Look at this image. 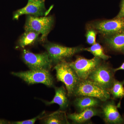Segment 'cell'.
Masks as SVG:
<instances>
[{
  "mask_svg": "<svg viewBox=\"0 0 124 124\" xmlns=\"http://www.w3.org/2000/svg\"><path fill=\"white\" fill-rule=\"evenodd\" d=\"M73 95L93 97L105 102L110 98V94L108 90L94 81L88 79L80 80L76 86Z\"/></svg>",
  "mask_w": 124,
  "mask_h": 124,
  "instance_id": "obj_1",
  "label": "cell"
},
{
  "mask_svg": "<svg viewBox=\"0 0 124 124\" xmlns=\"http://www.w3.org/2000/svg\"><path fill=\"white\" fill-rule=\"evenodd\" d=\"M56 71V77L58 81L65 85L68 96L73 95L76 86L80 79L75 71L65 60L56 64L54 67Z\"/></svg>",
  "mask_w": 124,
  "mask_h": 124,
  "instance_id": "obj_2",
  "label": "cell"
},
{
  "mask_svg": "<svg viewBox=\"0 0 124 124\" xmlns=\"http://www.w3.org/2000/svg\"><path fill=\"white\" fill-rule=\"evenodd\" d=\"M54 23V19L52 16L35 17L27 15L24 25L25 31H32L41 34L39 40L44 41L51 31Z\"/></svg>",
  "mask_w": 124,
  "mask_h": 124,
  "instance_id": "obj_3",
  "label": "cell"
},
{
  "mask_svg": "<svg viewBox=\"0 0 124 124\" xmlns=\"http://www.w3.org/2000/svg\"><path fill=\"white\" fill-rule=\"evenodd\" d=\"M11 74L19 78L28 85L42 84L49 87L54 86L53 77L48 70H30L19 72H13Z\"/></svg>",
  "mask_w": 124,
  "mask_h": 124,
  "instance_id": "obj_4",
  "label": "cell"
},
{
  "mask_svg": "<svg viewBox=\"0 0 124 124\" xmlns=\"http://www.w3.org/2000/svg\"><path fill=\"white\" fill-rule=\"evenodd\" d=\"M90 29L95 30L103 37L124 32V18L115 17L108 20L96 21L89 25Z\"/></svg>",
  "mask_w": 124,
  "mask_h": 124,
  "instance_id": "obj_5",
  "label": "cell"
},
{
  "mask_svg": "<svg viewBox=\"0 0 124 124\" xmlns=\"http://www.w3.org/2000/svg\"><path fill=\"white\" fill-rule=\"evenodd\" d=\"M44 46L46 49L52 63L56 64L83 51V49L80 46L67 47L51 43L46 44Z\"/></svg>",
  "mask_w": 124,
  "mask_h": 124,
  "instance_id": "obj_6",
  "label": "cell"
},
{
  "mask_svg": "<svg viewBox=\"0 0 124 124\" xmlns=\"http://www.w3.org/2000/svg\"><path fill=\"white\" fill-rule=\"evenodd\" d=\"M22 58L30 70H50L53 64L47 52L35 54L24 49L22 53Z\"/></svg>",
  "mask_w": 124,
  "mask_h": 124,
  "instance_id": "obj_7",
  "label": "cell"
},
{
  "mask_svg": "<svg viewBox=\"0 0 124 124\" xmlns=\"http://www.w3.org/2000/svg\"><path fill=\"white\" fill-rule=\"evenodd\" d=\"M101 59L94 57L91 59L78 56L74 62L69 63L80 80L88 79L90 74L100 64Z\"/></svg>",
  "mask_w": 124,
  "mask_h": 124,
  "instance_id": "obj_8",
  "label": "cell"
},
{
  "mask_svg": "<svg viewBox=\"0 0 124 124\" xmlns=\"http://www.w3.org/2000/svg\"><path fill=\"white\" fill-rule=\"evenodd\" d=\"M115 72L107 64L102 63L94 70L88 79L94 81L104 88L108 90L115 80Z\"/></svg>",
  "mask_w": 124,
  "mask_h": 124,
  "instance_id": "obj_9",
  "label": "cell"
},
{
  "mask_svg": "<svg viewBox=\"0 0 124 124\" xmlns=\"http://www.w3.org/2000/svg\"><path fill=\"white\" fill-rule=\"evenodd\" d=\"M46 13L45 0H28L26 6L14 13L13 19L18 20L20 16L24 15L35 17L46 16Z\"/></svg>",
  "mask_w": 124,
  "mask_h": 124,
  "instance_id": "obj_10",
  "label": "cell"
},
{
  "mask_svg": "<svg viewBox=\"0 0 124 124\" xmlns=\"http://www.w3.org/2000/svg\"><path fill=\"white\" fill-rule=\"evenodd\" d=\"M102 106V114L104 122L107 124H120L124 120L119 112L113 100L106 101Z\"/></svg>",
  "mask_w": 124,
  "mask_h": 124,
  "instance_id": "obj_11",
  "label": "cell"
},
{
  "mask_svg": "<svg viewBox=\"0 0 124 124\" xmlns=\"http://www.w3.org/2000/svg\"><path fill=\"white\" fill-rule=\"evenodd\" d=\"M100 112L95 107L86 108L78 113L68 114L67 117L74 123L81 124L89 121L92 117L100 115Z\"/></svg>",
  "mask_w": 124,
  "mask_h": 124,
  "instance_id": "obj_12",
  "label": "cell"
},
{
  "mask_svg": "<svg viewBox=\"0 0 124 124\" xmlns=\"http://www.w3.org/2000/svg\"><path fill=\"white\" fill-rule=\"evenodd\" d=\"M105 44L109 48L116 52H124V32L104 37Z\"/></svg>",
  "mask_w": 124,
  "mask_h": 124,
  "instance_id": "obj_13",
  "label": "cell"
},
{
  "mask_svg": "<svg viewBox=\"0 0 124 124\" xmlns=\"http://www.w3.org/2000/svg\"><path fill=\"white\" fill-rule=\"evenodd\" d=\"M54 89L55 94L53 100L49 102L45 101L44 102L48 106L54 104H58L60 107V110H63L67 108L69 104L66 90L63 86L55 87Z\"/></svg>",
  "mask_w": 124,
  "mask_h": 124,
  "instance_id": "obj_14",
  "label": "cell"
},
{
  "mask_svg": "<svg viewBox=\"0 0 124 124\" xmlns=\"http://www.w3.org/2000/svg\"><path fill=\"white\" fill-rule=\"evenodd\" d=\"M77 97L74 101V104L78 112L90 108H96L101 103V100L97 98L85 96Z\"/></svg>",
  "mask_w": 124,
  "mask_h": 124,
  "instance_id": "obj_15",
  "label": "cell"
},
{
  "mask_svg": "<svg viewBox=\"0 0 124 124\" xmlns=\"http://www.w3.org/2000/svg\"><path fill=\"white\" fill-rule=\"evenodd\" d=\"M42 122L46 124H68L66 114L61 111H58L43 117Z\"/></svg>",
  "mask_w": 124,
  "mask_h": 124,
  "instance_id": "obj_16",
  "label": "cell"
},
{
  "mask_svg": "<svg viewBox=\"0 0 124 124\" xmlns=\"http://www.w3.org/2000/svg\"><path fill=\"white\" fill-rule=\"evenodd\" d=\"M40 34L32 31H25L22 35L18 41L19 46L24 48L27 46L33 44L38 39Z\"/></svg>",
  "mask_w": 124,
  "mask_h": 124,
  "instance_id": "obj_17",
  "label": "cell"
},
{
  "mask_svg": "<svg viewBox=\"0 0 124 124\" xmlns=\"http://www.w3.org/2000/svg\"><path fill=\"white\" fill-rule=\"evenodd\" d=\"M83 51H88L95 57L99 58L103 60H108L111 57L109 55L105 54L102 46L97 42L88 48H83Z\"/></svg>",
  "mask_w": 124,
  "mask_h": 124,
  "instance_id": "obj_18",
  "label": "cell"
},
{
  "mask_svg": "<svg viewBox=\"0 0 124 124\" xmlns=\"http://www.w3.org/2000/svg\"><path fill=\"white\" fill-rule=\"evenodd\" d=\"M124 80L119 81L115 80L112 86L108 91L115 99H122L124 97Z\"/></svg>",
  "mask_w": 124,
  "mask_h": 124,
  "instance_id": "obj_19",
  "label": "cell"
},
{
  "mask_svg": "<svg viewBox=\"0 0 124 124\" xmlns=\"http://www.w3.org/2000/svg\"><path fill=\"white\" fill-rule=\"evenodd\" d=\"M97 32L94 29H89L85 34L86 42L89 44L93 45L96 43Z\"/></svg>",
  "mask_w": 124,
  "mask_h": 124,
  "instance_id": "obj_20",
  "label": "cell"
},
{
  "mask_svg": "<svg viewBox=\"0 0 124 124\" xmlns=\"http://www.w3.org/2000/svg\"><path fill=\"white\" fill-rule=\"evenodd\" d=\"M45 112L43 111L42 113L36 117L31 119L22 121H13L10 122V124H34L37 120L43 117L45 115Z\"/></svg>",
  "mask_w": 124,
  "mask_h": 124,
  "instance_id": "obj_21",
  "label": "cell"
},
{
  "mask_svg": "<svg viewBox=\"0 0 124 124\" xmlns=\"http://www.w3.org/2000/svg\"><path fill=\"white\" fill-rule=\"evenodd\" d=\"M116 17L124 18V0H121L120 4V9L119 13Z\"/></svg>",
  "mask_w": 124,
  "mask_h": 124,
  "instance_id": "obj_22",
  "label": "cell"
},
{
  "mask_svg": "<svg viewBox=\"0 0 124 124\" xmlns=\"http://www.w3.org/2000/svg\"><path fill=\"white\" fill-rule=\"evenodd\" d=\"M114 70L115 72L117 71L120 70H124V62L121 64L120 66L117 68H116V69H114Z\"/></svg>",
  "mask_w": 124,
  "mask_h": 124,
  "instance_id": "obj_23",
  "label": "cell"
},
{
  "mask_svg": "<svg viewBox=\"0 0 124 124\" xmlns=\"http://www.w3.org/2000/svg\"><path fill=\"white\" fill-rule=\"evenodd\" d=\"M10 124L9 121L6 120L0 119V124Z\"/></svg>",
  "mask_w": 124,
  "mask_h": 124,
  "instance_id": "obj_24",
  "label": "cell"
},
{
  "mask_svg": "<svg viewBox=\"0 0 124 124\" xmlns=\"http://www.w3.org/2000/svg\"></svg>",
  "mask_w": 124,
  "mask_h": 124,
  "instance_id": "obj_25",
  "label": "cell"
}]
</instances>
